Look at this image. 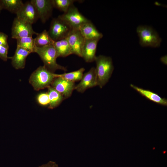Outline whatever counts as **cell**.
Returning <instances> with one entry per match:
<instances>
[{"mask_svg":"<svg viewBox=\"0 0 167 167\" xmlns=\"http://www.w3.org/2000/svg\"><path fill=\"white\" fill-rule=\"evenodd\" d=\"M95 61L97 86L102 88L108 82L113 71L112 60L110 57L100 55L96 57Z\"/></svg>","mask_w":167,"mask_h":167,"instance_id":"cell-1","label":"cell"},{"mask_svg":"<svg viewBox=\"0 0 167 167\" xmlns=\"http://www.w3.org/2000/svg\"><path fill=\"white\" fill-rule=\"evenodd\" d=\"M56 77V74L49 71L44 66H40L32 73L29 81L34 89L38 91L50 86Z\"/></svg>","mask_w":167,"mask_h":167,"instance_id":"cell-2","label":"cell"},{"mask_svg":"<svg viewBox=\"0 0 167 167\" xmlns=\"http://www.w3.org/2000/svg\"><path fill=\"white\" fill-rule=\"evenodd\" d=\"M35 53L39 55L44 63V66L51 72L54 73L58 70L66 71V68L57 63L56 59L58 57L53 45L41 47H36Z\"/></svg>","mask_w":167,"mask_h":167,"instance_id":"cell-3","label":"cell"},{"mask_svg":"<svg viewBox=\"0 0 167 167\" xmlns=\"http://www.w3.org/2000/svg\"><path fill=\"white\" fill-rule=\"evenodd\" d=\"M136 32L141 46L154 48L160 46L161 39L156 31L151 27L139 26L136 28Z\"/></svg>","mask_w":167,"mask_h":167,"instance_id":"cell-4","label":"cell"},{"mask_svg":"<svg viewBox=\"0 0 167 167\" xmlns=\"http://www.w3.org/2000/svg\"><path fill=\"white\" fill-rule=\"evenodd\" d=\"M72 28L59 17L52 20L48 33L54 41L66 38Z\"/></svg>","mask_w":167,"mask_h":167,"instance_id":"cell-5","label":"cell"},{"mask_svg":"<svg viewBox=\"0 0 167 167\" xmlns=\"http://www.w3.org/2000/svg\"><path fill=\"white\" fill-rule=\"evenodd\" d=\"M72 29H79L83 24L90 21L79 11L74 5L66 12L58 16Z\"/></svg>","mask_w":167,"mask_h":167,"instance_id":"cell-6","label":"cell"},{"mask_svg":"<svg viewBox=\"0 0 167 167\" xmlns=\"http://www.w3.org/2000/svg\"><path fill=\"white\" fill-rule=\"evenodd\" d=\"M38 33L33 30L32 24L15 17L13 21L11 30V38L15 39L32 37Z\"/></svg>","mask_w":167,"mask_h":167,"instance_id":"cell-7","label":"cell"},{"mask_svg":"<svg viewBox=\"0 0 167 167\" xmlns=\"http://www.w3.org/2000/svg\"><path fill=\"white\" fill-rule=\"evenodd\" d=\"M71 47L72 54L82 57V52L85 39L79 29H72L66 38Z\"/></svg>","mask_w":167,"mask_h":167,"instance_id":"cell-8","label":"cell"},{"mask_svg":"<svg viewBox=\"0 0 167 167\" xmlns=\"http://www.w3.org/2000/svg\"><path fill=\"white\" fill-rule=\"evenodd\" d=\"M50 86L60 93L64 99L71 96L75 87V82L66 80L61 77L55 78Z\"/></svg>","mask_w":167,"mask_h":167,"instance_id":"cell-9","label":"cell"},{"mask_svg":"<svg viewBox=\"0 0 167 167\" xmlns=\"http://www.w3.org/2000/svg\"><path fill=\"white\" fill-rule=\"evenodd\" d=\"M39 17L43 23H45L51 16L54 7L51 0H31Z\"/></svg>","mask_w":167,"mask_h":167,"instance_id":"cell-10","label":"cell"},{"mask_svg":"<svg viewBox=\"0 0 167 167\" xmlns=\"http://www.w3.org/2000/svg\"><path fill=\"white\" fill-rule=\"evenodd\" d=\"M16 15L17 18L31 24L35 23L39 19L36 10L30 1L24 3Z\"/></svg>","mask_w":167,"mask_h":167,"instance_id":"cell-11","label":"cell"},{"mask_svg":"<svg viewBox=\"0 0 167 167\" xmlns=\"http://www.w3.org/2000/svg\"><path fill=\"white\" fill-rule=\"evenodd\" d=\"M97 86L95 68H91L88 71L83 74L80 82L75 86V89L80 93L87 89Z\"/></svg>","mask_w":167,"mask_h":167,"instance_id":"cell-12","label":"cell"},{"mask_svg":"<svg viewBox=\"0 0 167 167\" xmlns=\"http://www.w3.org/2000/svg\"><path fill=\"white\" fill-rule=\"evenodd\" d=\"M79 30L85 40H100L103 36L90 21L82 24Z\"/></svg>","mask_w":167,"mask_h":167,"instance_id":"cell-13","label":"cell"},{"mask_svg":"<svg viewBox=\"0 0 167 167\" xmlns=\"http://www.w3.org/2000/svg\"><path fill=\"white\" fill-rule=\"evenodd\" d=\"M99 40H85L82 52V57L87 62L95 61L97 45Z\"/></svg>","mask_w":167,"mask_h":167,"instance_id":"cell-14","label":"cell"},{"mask_svg":"<svg viewBox=\"0 0 167 167\" xmlns=\"http://www.w3.org/2000/svg\"><path fill=\"white\" fill-rule=\"evenodd\" d=\"M32 53L22 48L17 46L14 55L8 57L11 60V64L16 69H24L25 65L27 56Z\"/></svg>","mask_w":167,"mask_h":167,"instance_id":"cell-15","label":"cell"},{"mask_svg":"<svg viewBox=\"0 0 167 167\" xmlns=\"http://www.w3.org/2000/svg\"><path fill=\"white\" fill-rule=\"evenodd\" d=\"M130 86L141 96L149 101L160 105L167 106V99L165 98L161 97L157 93L149 90L137 87L133 84H131Z\"/></svg>","mask_w":167,"mask_h":167,"instance_id":"cell-16","label":"cell"},{"mask_svg":"<svg viewBox=\"0 0 167 167\" xmlns=\"http://www.w3.org/2000/svg\"><path fill=\"white\" fill-rule=\"evenodd\" d=\"M53 45L56 51L58 57H65L72 54L71 47L66 38L54 41Z\"/></svg>","mask_w":167,"mask_h":167,"instance_id":"cell-17","label":"cell"},{"mask_svg":"<svg viewBox=\"0 0 167 167\" xmlns=\"http://www.w3.org/2000/svg\"><path fill=\"white\" fill-rule=\"evenodd\" d=\"M49 104L48 108L51 109L58 107L64 100L63 96L51 86L48 88Z\"/></svg>","mask_w":167,"mask_h":167,"instance_id":"cell-18","label":"cell"},{"mask_svg":"<svg viewBox=\"0 0 167 167\" xmlns=\"http://www.w3.org/2000/svg\"><path fill=\"white\" fill-rule=\"evenodd\" d=\"M0 2L2 9L15 14L24 4L21 0H0Z\"/></svg>","mask_w":167,"mask_h":167,"instance_id":"cell-19","label":"cell"},{"mask_svg":"<svg viewBox=\"0 0 167 167\" xmlns=\"http://www.w3.org/2000/svg\"><path fill=\"white\" fill-rule=\"evenodd\" d=\"M35 39V44L37 47H41L53 45L54 41L49 36L48 32L44 30L41 32L38 33Z\"/></svg>","mask_w":167,"mask_h":167,"instance_id":"cell-20","label":"cell"},{"mask_svg":"<svg viewBox=\"0 0 167 167\" xmlns=\"http://www.w3.org/2000/svg\"><path fill=\"white\" fill-rule=\"evenodd\" d=\"M17 46L22 48L32 53H35L36 46L35 39L32 37H24L16 39Z\"/></svg>","mask_w":167,"mask_h":167,"instance_id":"cell-21","label":"cell"},{"mask_svg":"<svg viewBox=\"0 0 167 167\" xmlns=\"http://www.w3.org/2000/svg\"><path fill=\"white\" fill-rule=\"evenodd\" d=\"M85 69L81 68L79 69L74 71L63 74H56L57 77H61L66 80L75 82L80 81L82 79Z\"/></svg>","mask_w":167,"mask_h":167,"instance_id":"cell-22","label":"cell"},{"mask_svg":"<svg viewBox=\"0 0 167 167\" xmlns=\"http://www.w3.org/2000/svg\"><path fill=\"white\" fill-rule=\"evenodd\" d=\"M54 7L65 13L76 1L74 0H51Z\"/></svg>","mask_w":167,"mask_h":167,"instance_id":"cell-23","label":"cell"},{"mask_svg":"<svg viewBox=\"0 0 167 167\" xmlns=\"http://www.w3.org/2000/svg\"><path fill=\"white\" fill-rule=\"evenodd\" d=\"M36 99L38 104L41 106H49V100L47 92L39 93L37 96Z\"/></svg>","mask_w":167,"mask_h":167,"instance_id":"cell-24","label":"cell"},{"mask_svg":"<svg viewBox=\"0 0 167 167\" xmlns=\"http://www.w3.org/2000/svg\"><path fill=\"white\" fill-rule=\"evenodd\" d=\"M9 48L0 45V58L4 61H6L8 58L7 54Z\"/></svg>","mask_w":167,"mask_h":167,"instance_id":"cell-25","label":"cell"},{"mask_svg":"<svg viewBox=\"0 0 167 167\" xmlns=\"http://www.w3.org/2000/svg\"><path fill=\"white\" fill-rule=\"evenodd\" d=\"M7 39L8 36L6 34L0 32V45L9 48Z\"/></svg>","mask_w":167,"mask_h":167,"instance_id":"cell-26","label":"cell"},{"mask_svg":"<svg viewBox=\"0 0 167 167\" xmlns=\"http://www.w3.org/2000/svg\"><path fill=\"white\" fill-rule=\"evenodd\" d=\"M37 167H58V166L55 162L50 161L46 164Z\"/></svg>","mask_w":167,"mask_h":167,"instance_id":"cell-27","label":"cell"},{"mask_svg":"<svg viewBox=\"0 0 167 167\" xmlns=\"http://www.w3.org/2000/svg\"><path fill=\"white\" fill-rule=\"evenodd\" d=\"M2 9L1 4L0 2V12L1 11V10Z\"/></svg>","mask_w":167,"mask_h":167,"instance_id":"cell-28","label":"cell"}]
</instances>
